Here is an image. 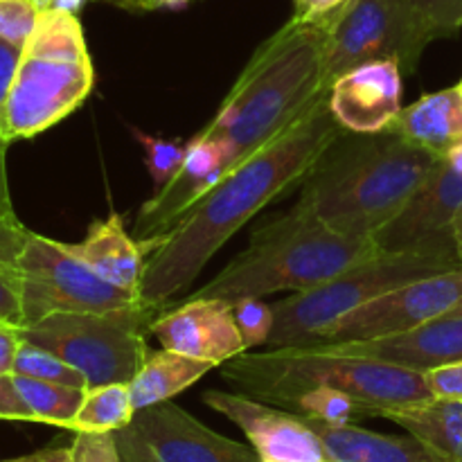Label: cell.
Masks as SVG:
<instances>
[{"label": "cell", "instance_id": "cell-1", "mask_svg": "<svg viewBox=\"0 0 462 462\" xmlns=\"http://www.w3.org/2000/svg\"><path fill=\"white\" fill-rule=\"evenodd\" d=\"M346 134L329 108V88L264 147L221 176L174 228L144 255L140 300L161 311L197 280L203 266L262 208L305 180L323 153Z\"/></svg>", "mask_w": 462, "mask_h": 462}, {"label": "cell", "instance_id": "cell-2", "mask_svg": "<svg viewBox=\"0 0 462 462\" xmlns=\"http://www.w3.org/2000/svg\"><path fill=\"white\" fill-rule=\"evenodd\" d=\"M438 161L393 129L346 131L305 176L289 212L337 233L374 237L404 210Z\"/></svg>", "mask_w": 462, "mask_h": 462}, {"label": "cell", "instance_id": "cell-3", "mask_svg": "<svg viewBox=\"0 0 462 462\" xmlns=\"http://www.w3.org/2000/svg\"><path fill=\"white\" fill-rule=\"evenodd\" d=\"M334 21L337 16H293L255 50L210 125L199 131L201 138L226 144L228 171L296 122L329 88L325 45Z\"/></svg>", "mask_w": 462, "mask_h": 462}, {"label": "cell", "instance_id": "cell-4", "mask_svg": "<svg viewBox=\"0 0 462 462\" xmlns=\"http://www.w3.org/2000/svg\"><path fill=\"white\" fill-rule=\"evenodd\" d=\"M224 379L244 395L273 406L305 388H329L352 397L364 406L368 418H382L391 409L433 400L427 374L420 370L364 356L332 355L311 346L244 352L226 361Z\"/></svg>", "mask_w": 462, "mask_h": 462}, {"label": "cell", "instance_id": "cell-5", "mask_svg": "<svg viewBox=\"0 0 462 462\" xmlns=\"http://www.w3.org/2000/svg\"><path fill=\"white\" fill-rule=\"evenodd\" d=\"M377 251L374 237L337 233L287 212L257 230L246 251L188 298L233 302L275 291H307Z\"/></svg>", "mask_w": 462, "mask_h": 462}, {"label": "cell", "instance_id": "cell-6", "mask_svg": "<svg viewBox=\"0 0 462 462\" xmlns=\"http://www.w3.org/2000/svg\"><path fill=\"white\" fill-rule=\"evenodd\" d=\"M462 266L451 230L400 251L379 248L328 282L273 302L275 325L269 347L310 346L325 328L356 307L429 275Z\"/></svg>", "mask_w": 462, "mask_h": 462}, {"label": "cell", "instance_id": "cell-7", "mask_svg": "<svg viewBox=\"0 0 462 462\" xmlns=\"http://www.w3.org/2000/svg\"><path fill=\"white\" fill-rule=\"evenodd\" d=\"M93 61L77 14L45 9L23 45L5 106V143L34 138L86 102Z\"/></svg>", "mask_w": 462, "mask_h": 462}, {"label": "cell", "instance_id": "cell-8", "mask_svg": "<svg viewBox=\"0 0 462 462\" xmlns=\"http://www.w3.org/2000/svg\"><path fill=\"white\" fill-rule=\"evenodd\" d=\"M156 316L144 302L113 311H57L21 328V337L79 370L88 388L131 383L149 352L147 332Z\"/></svg>", "mask_w": 462, "mask_h": 462}, {"label": "cell", "instance_id": "cell-9", "mask_svg": "<svg viewBox=\"0 0 462 462\" xmlns=\"http://www.w3.org/2000/svg\"><path fill=\"white\" fill-rule=\"evenodd\" d=\"M5 255L21 273L23 328L57 311H113L143 302L138 293L104 282L68 244L32 233L18 219L7 228Z\"/></svg>", "mask_w": 462, "mask_h": 462}, {"label": "cell", "instance_id": "cell-10", "mask_svg": "<svg viewBox=\"0 0 462 462\" xmlns=\"http://www.w3.org/2000/svg\"><path fill=\"white\" fill-rule=\"evenodd\" d=\"M431 41L411 0H350L329 27L325 79L332 86L370 61H395L402 72H415Z\"/></svg>", "mask_w": 462, "mask_h": 462}, {"label": "cell", "instance_id": "cell-11", "mask_svg": "<svg viewBox=\"0 0 462 462\" xmlns=\"http://www.w3.org/2000/svg\"><path fill=\"white\" fill-rule=\"evenodd\" d=\"M462 302V266L402 284L325 328L314 343L370 341L411 332Z\"/></svg>", "mask_w": 462, "mask_h": 462}, {"label": "cell", "instance_id": "cell-12", "mask_svg": "<svg viewBox=\"0 0 462 462\" xmlns=\"http://www.w3.org/2000/svg\"><path fill=\"white\" fill-rule=\"evenodd\" d=\"M203 402L242 429L262 462H328L319 436L300 415L239 391H206Z\"/></svg>", "mask_w": 462, "mask_h": 462}, {"label": "cell", "instance_id": "cell-13", "mask_svg": "<svg viewBox=\"0 0 462 462\" xmlns=\"http://www.w3.org/2000/svg\"><path fill=\"white\" fill-rule=\"evenodd\" d=\"M131 427L158 462H262L253 445L219 436L171 402L138 411Z\"/></svg>", "mask_w": 462, "mask_h": 462}, {"label": "cell", "instance_id": "cell-14", "mask_svg": "<svg viewBox=\"0 0 462 462\" xmlns=\"http://www.w3.org/2000/svg\"><path fill=\"white\" fill-rule=\"evenodd\" d=\"M149 332L165 350L215 365L246 352L230 302L217 298H185L179 307L158 314L149 325Z\"/></svg>", "mask_w": 462, "mask_h": 462}, {"label": "cell", "instance_id": "cell-15", "mask_svg": "<svg viewBox=\"0 0 462 462\" xmlns=\"http://www.w3.org/2000/svg\"><path fill=\"white\" fill-rule=\"evenodd\" d=\"M462 210V144L442 156L404 210L374 235L383 251H400L451 230Z\"/></svg>", "mask_w": 462, "mask_h": 462}, {"label": "cell", "instance_id": "cell-16", "mask_svg": "<svg viewBox=\"0 0 462 462\" xmlns=\"http://www.w3.org/2000/svg\"><path fill=\"white\" fill-rule=\"evenodd\" d=\"M329 108L352 134H382L402 111V68L370 61L343 72L329 86Z\"/></svg>", "mask_w": 462, "mask_h": 462}, {"label": "cell", "instance_id": "cell-17", "mask_svg": "<svg viewBox=\"0 0 462 462\" xmlns=\"http://www.w3.org/2000/svg\"><path fill=\"white\" fill-rule=\"evenodd\" d=\"M311 347L332 355L364 356L409 370L429 373L440 365L462 361V314H445L411 332L370 341L310 343Z\"/></svg>", "mask_w": 462, "mask_h": 462}, {"label": "cell", "instance_id": "cell-18", "mask_svg": "<svg viewBox=\"0 0 462 462\" xmlns=\"http://www.w3.org/2000/svg\"><path fill=\"white\" fill-rule=\"evenodd\" d=\"M68 248L104 282L140 296L144 253L125 230V219L120 212L93 221L86 237L79 244H68Z\"/></svg>", "mask_w": 462, "mask_h": 462}, {"label": "cell", "instance_id": "cell-19", "mask_svg": "<svg viewBox=\"0 0 462 462\" xmlns=\"http://www.w3.org/2000/svg\"><path fill=\"white\" fill-rule=\"evenodd\" d=\"M305 420L323 445L328 462H442L413 436L397 438L368 431L356 424Z\"/></svg>", "mask_w": 462, "mask_h": 462}, {"label": "cell", "instance_id": "cell-20", "mask_svg": "<svg viewBox=\"0 0 462 462\" xmlns=\"http://www.w3.org/2000/svg\"><path fill=\"white\" fill-rule=\"evenodd\" d=\"M395 134L411 144L436 156H447L462 144V90L460 86L424 95L411 106L402 108L391 125Z\"/></svg>", "mask_w": 462, "mask_h": 462}, {"label": "cell", "instance_id": "cell-21", "mask_svg": "<svg viewBox=\"0 0 462 462\" xmlns=\"http://www.w3.org/2000/svg\"><path fill=\"white\" fill-rule=\"evenodd\" d=\"M442 462H462V402L433 400L382 413Z\"/></svg>", "mask_w": 462, "mask_h": 462}, {"label": "cell", "instance_id": "cell-22", "mask_svg": "<svg viewBox=\"0 0 462 462\" xmlns=\"http://www.w3.org/2000/svg\"><path fill=\"white\" fill-rule=\"evenodd\" d=\"M212 368L215 364L210 361L179 355V352L165 350V347L156 352L149 350L138 374L129 383L134 411L138 413L149 406L161 404V402H170L171 397L197 383Z\"/></svg>", "mask_w": 462, "mask_h": 462}, {"label": "cell", "instance_id": "cell-23", "mask_svg": "<svg viewBox=\"0 0 462 462\" xmlns=\"http://www.w3.org/2000/svg\"><path fill=\"white\" fill-rule=\"evenodd\" d=\"M129 383H106L88 388L70 431L75 433H116L134 422Z\"/></svg>", "mask_w": 462, "mask_h": 462}, {"label": "cell", "instance_id": "cell-24", "mask_svg": "<svg viewBox=\"0 0 462 462\" xmlns=\"http://www.w3.org/2000/svg\"><path fill=\"white\" fill-rule=\"evenodd\" d=\"M14 379H16L18 393L34 415V422L72 429V422H75L81 402H84V388L41 382V379L21 377V374H14Z\"/></svg>", "mask_w": 462, "mask_h": 462}, {"label": "cell", "instance_id": "cell-25", "mask_svg": "<svg viewBox=\"0 0 462 462\" xmlns=\"http://www.w3.org/2000/svg\"><path fill=\"white\" fill-rule=\"evenodd\" d=\"M12 374H21V377L41 379V382L63 383V386L84 388V391H88V383H86L84 374H81L79 370H75L70 364L59 359L54 352L34 346V343L30 341H23L21 347H18Z\"/></svg>", "mask_w": 462, "mask_h": 462}, {"label": "cell", "instance_id": "cell-26", "mask_svg": "<svg viewBox=\"0 0 462 462\" xmlns=\"http://www.w3.org/2000/svg\"><path fill=\"white\" fill-rule=\"evenodd\" d=\"M135 138H138L140 147H143L144 165H147L149 174H152L153 189L158 194L176 179V174L183 167L185 156H188V143L183 144L179 140L156 138V135L143 134V131H135Z\"/></svg>", "mask_w": 462, "mask_h": 462}, {"label": "cell", "instance_id": "cell-27", "mask_svg": "<svg viewBox=\"0 0 462 462\" xmlns=\"http://www.w3.org/2000/svg\"><path fill=\"white\" fill-rule=\"evenodd\" d=\"M230 310H233L235 323L242 334L246 352L253 347L269 346L275 325L273 305L264 302L262 298H239V300L230 302Z\"/></svg>", "mask_w": 462, "mask_h": 462}, {"label": "cell", "instance_id": "cell-28", "mask_svg": "<svg viewBox=\"0 0 462 462\" xmlns=\"http://www.w3.org/2000/svg\"><path fill=\"white\" fill-rule=\"evenodd\" d=\"M12 215L14 210L0 215V320L21 329L23 325H25V316H23L21 273H18L16 266H14L3 253V226Z\"/></svg>", "mask_w": 462, "mask_h": 462}, {"label": "cell", "instance_id": "cell-29", "mask_svg": "<svg viewBox=\"0 0 462 462\" xmlns=\"http://www.w3.org/2000/svg\"><path fill=\"white\" fill-rule=\"evenodd\" d=\"M39 14L34 0H0V39L23 48L34 32Z\"/></svg>", "mask_w": 462, "mask_h": 462}, {"label": "cell", "instance_id": "cell-30", "mask_svg": "<svg viewBox=\"0 0 462 462\" xmlns=\"http://www.w3.org/2000/svg\"><path fill=\"white\" fill-rule=\"evenodd\" d=\"M431 39H447L462 30V0H411Z\"/></svg>", "mask_w": 462, "mask_h": 462}, {"label": "cell", "instance_id": "cell-31", "mask_svg": "<svg viewBox=\"0 0 462 462\" xmlns=\"http://www.w3.org/2000/svg\"><path fill=\"white\" fill-rule=\"evenodd\" d=\"M70 454L75 462H120L116 433H75Z\"/></svg>", "mask_w": 462, "mask_h": 462}, {"label": "cell", "instance_id": "cell-32", "mask_svg": "<svg viewBox=\"0 0 462 462\" xmlns=\"http://www.w3.org/2000/svg\"><path fill=\"white\" fill-rule=\"evenodd\" d=\"M424 374H427V383L433 397L462 402V361L440 365V368H433Z\"/></svg>", "mask_w": 462, "mask_h": 462}, {"label": "cell", "instance_id": "cell-33", "mask_svg": "<svg viewBox=\"0 0 462 462\" xmlns=\"http://www.w3.org/2000/svg\"><path fill=\"white\" fill-rule=\"evenodd\" d=\"M0 420H14V422H34L30 406L25 404L23 395L16 388V379L12 373L0 374Z\"/></svg>", "mask_w": 462, "mask_h": 462}, {"label": "cell", "instance_id": "cell-34", "mask_svg": "<svg viewBox=\"0 0 462 462\" xmlns=\"http://www.w3.org/2000/svg\"><path fill=\"white\" fill-rule=\"evenodd\" d=\"M21 50L23 48H16V45L0 39V147H9L5 143V106H7V95L12 88L18 59H21Z\"/></svg>", "mask_w": 462, "mask_h": 462}, {"label": "cell", "instance_id": "cell-35", "mask_svg": "<svg viewBox=\"0 0 462 462\" xmlns=\"http://www.w3.org/2000/svg\"><path fill=\"white\" fill-rule=\"evenodd\" d=\"M116 445H117V458L120 462H158L140 433L134 427H125L116 431Z\"/></svg>", "mask_w": 462, "mask_h": 462}, {"label": "cell", "instance_id": "cell-36", "mask_svg": "<svg viewBox=\"0 0 462 462\" xmlns=\"http://www.w3.org/2000/svg\"><path fill=\"white\" fill-rule=\"evenodd\" d=\"M350 0H293V16L300 21H328L338 16Z\"/></svg>", "mask_w": 462, "mask_h": 462}, {"label": "cell", "instance_id": "cell-37", "mask_svg": "<svg viewBox=\"0 0 462 462\" xmlns=\"http://www.w3.org/2000/svg\"><path fill=\"white\" fill-rule=\"evenodd\" d=\"M21 343V329L9 323H0V373H12Z\"/></svg>", "mask_w": 462, "mask_h": 462}, {"label": "cell", "instance_id": "cell-38", "mask_svg": "<svg viewBox=\"0 0 462 462\" xmlns=\"http://www.w3.org/2000/svg\"><path fill=\"white\" fill-rule=\"evenodd\" d=\"M12 194H9L7 179V147H0V215L12 212Z\"/></svg>", "mask_w": 462, "mask_h": 462}, {"label": "cell", "instance_id": "cell-39", "mask_svg": "<svg viewBox=\"0 0 462 462\" xmlns=\"http://www.w3.org/2000/svg\"><path fill=\"white\" fill-rule=\"evenodd\" d=\"M0 462H70V447L68 449H43L30 456H21V458Z\"/></svg>", "mask_w": 462, "mask_h": 462}, {"label": "cell", "instance_id": "cell-40", "mask_svg": "<svg viewBox=\"0 0 462 462\" xmlns=\"http://www.w3.org/2000/svg\"><path fill=\"white\" fill-rule=\"evenodd\" d=\"M86 0H52V7L50 9H61V12L79 14V9L84 7Z\"/></svg>", "mask_w": 462, "mask_h": 462}, {"label": "cell", "instance_id": "cell-41", "mask_svg": "<svg viewBox=\"0 0 462 462\" xmlns=\"http://www.w3.org/2000/svg\"><path fill=\"white\" fill-rule=\"evenodd\" d=\"M451 235H454V242H456V251H458V257L462 262V210L456 215L454 224H451Z\"/></svg>", "mask_w": 462, "mask_h": 462}, {"label": "cell", "instance_id": "cell-42", "mask_svg": "<svg viewBox=\"0 0 462 462\" xmlns=\"http://www.w3.org/2000/svg\"><path fill=\"white\" fill-rule=\"evenodd\" d=\"M104 3H113L122 9H129V12H143L144 0H104Z\"/></svg>", "mask_w": 462, "mask_h": 462}, {"label": "cell", "instance_id": "cell-43", "mask_svg": "<svg viewBox=\"0 0 462 462\" xmlns=\"http://www.w3.org/2000/svg\"><path fill=\"white\" fill-rule=\"evenodd\" d=\"M34 5L41 9V12H45V9L52 7V0H34Z\"/></svg>", "mask_w": 462, "mask_h": 462}, {"label": "cell", "instance_id": "cell-44", "mask_svg": "<svg viewBox=\"0 0 462 462\" xmlns=\"http://www.w3.org/2000/svg\"><path fill=\"white\" fill-rule=\"evenodd\" d=\"M451 314H462V302L458 307H456V310H451Z\"/></svg>", "mask_w": 462, "mask_h": 462}, {"label": "cell", "instance_id": "cell-45", "mask_svg": "<svg viewBox=\"0 0 462 462\" xmlns=\"http://www.w3.org/2000/svg\"><path fill=\"white\" fill-rule=\"evenodd\" d=\"M458 86H460V90H462V81H460V84H458Z\"/></svg>", "mask_w": 462, "mask_h": 462}, {"label": "cell", "instance_id": "cell-46", "mask_svg": "<svg viewBox=\"0 0 462 462\" xmlns=\"http://www.w3.org/2000/svg\"><path fill=\"white\" fill-rule=\"evenodd\" d=\"M0 323H5V320H0Z\"/></svg>", "mask_w": 462, "mask_h": 462}, {"label": "cell", "instance_id": "cell-47", "mask_svg": "<svg viewBox=\"0 0 462 462\" xmlns=\"http://www.w3.org/2000/svg\"><path fill=\"white\" fill-rule=\"evenodd\" d=\"M0 374H3V373H0Z\"/></svg>", "mask_w": 462, "mask_h": 462}]
</instances>
